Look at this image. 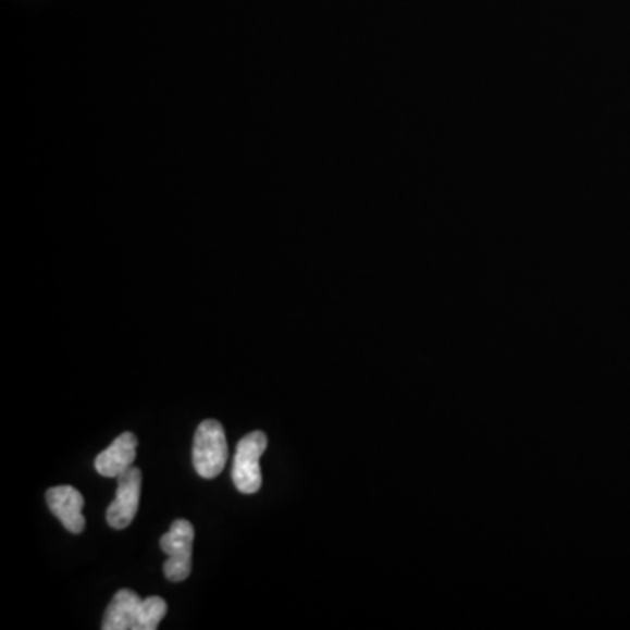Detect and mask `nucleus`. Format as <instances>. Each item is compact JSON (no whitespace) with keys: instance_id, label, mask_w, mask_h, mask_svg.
<instances>
[{"instance_id":"f257e3e1","label":"nucleus","mask_w":630,"mask_h":630,"mask_svg":"<svg viewBox=\"0 0 630 630\" xmlns=\"http://www.w3.org/2000/svg\"><path fill=\"white\" fill-rule=\"evenodd\" d=\"M228 462V442L218 420H203L193 442V466L201 479L212 480L223 473Z\"/></svg>"},{"instance_id":"f03ea898","label":"nucleus","mask_w":630,"mask_h":630,"mask_svg":"<svg viewBox=\"0 0 630 630\" xmlns=\"http://www.w3.org/2000/svg\"><path fill=\"white\" fill-rule=\"evenodd\" d=\"M269 447V438L263 431L247 434L238 442L235 460H233V483L242 494H256L260 491L261 477L260 459Z\"/></svg>"},{"instance_id":"7ed1b4c3","label":"nucleus","mask_w":630,"mask_h":630,"mask_svg":"<svg viewBox=\"0 0 630 630\" xmlns=\"http://www.w3.org/2000/svg\"><path fill=\"white\" fill-rule=\"evenodd\" d=\"M193 540H195L193 523L183 519L175 520L171 531L161 536V551L169 555V559L163 564L166 580L184 581L192 575Z\"/></svg>"},{"instance_id":"20e7f679","label":"nucleus","mask_w":630,"mask_h":630,"mask_svg":"<svg viewBox=\"0 0 630 630\" xmlns=\"http://www.w3.org/2000/svg\"><path fill=\"white\" fill-rule=\"evenodd\" d=\"M143 473L139 468H131L118 477L116 499L108 508V523L112 529H126L134 522L139 510Z\"/></svg>"},{"instance_id":"39448f33","label":"nucleus","mask_w":630,"mask_h":630,"mask_svg":"<svg viewBox=\"0 0 630 630\" xmlns=\"http://www.w3.org/2000/svg\"><path fill=\"white\" fill-rule=\"evenodd\" d=\"M46 503L50 506L51 514L62 522L63 528L72 534H81L85 531L86 519L83 515L85 497L77 489L71 485H60L46 492Z\"/></svg>"},{"instance_id":"423d86ee","label":"nucleus","mask_w":630,"mask_h":630,"mask_svg":"<svg viewBox=\"0 0 630 630\" xmlns=\"http://www.w3.org/2000/svg\"><path fill=\"white\" fill-rule=\"evenodd\" d=\"M137 436L134 433H123L112 442L111 447L100 452L95 459V470L106 479H118L131 470L137 457Z\"/></svg>"},{"instance_id":"0eeeda50","label":"nucleus","mask_w":630,"mask_h":630,"mask_svg":"<svg viewBox=\"0 0 630 630\" xmlns=\"http://www.w3.org/2000/svg\"><path fill=\"white\" fill-rule=\"evenodd\" d=\"M139 595L134 591L123 589L112 597L106 617H103V630H134L137 612H139Z\"/></svg>"},{"instance_id":"6e6552de","label":"nucleus","mask_w":630,"mask_h":630,"mask_svg":"<svg viewBox=\"0 0 630 630\" xmlns=\"http://www.w3.org/2000/svg\"><path fill=\"white\" fill-rule=\"evenodd\" d=\"M166 606L165 601L161 597H148L140 603L139 612H137V620H135L134 630H155L160 626L161 620L165 618Z\"/></svg>"}]
</instances>
